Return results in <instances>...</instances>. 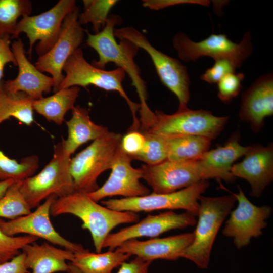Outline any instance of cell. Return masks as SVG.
I'll use <instances>...</instances> for the list:
<instances>
[{"instance_id": "7402d4cb", "label": "cell", "mask_w": 273, "mask_h": 273, "mask_svg": "<svg viewBox=\"0 0 273 273\" xmlns=\"http://www.w3.org/2000/svg\"><path fill=\"white\" fill-rule=\"evenodd\" d=\"M250 148L239 143L238 133L232 135L222 146L208 150L198 161L207 179L216 178L225 182H233L236 178L231 173V168L236 160L244 156Z\"/></svg>"}, {"instance_id": "2e32d148", "label": "cell", "mask_w": 273, "mask_h": 273, "mask_svg": "<svg viewBox=\"0 0 273 273\" xmlns=\"http://www.w3.org/2000/svg\"><path fill=\"white\" fill-rule=\"evenodd\" d=\"M196 215L189 212L177 213L172 210L158 214H149L141 221L110 233L106 238L103 248L115 250L124 242L141 237L155 238L168 231L193 226L197 223Z\"/></svg>"}, {"instance_id": "74e56055", "label": "cell", "mask_w": 273, "mask_h": 273, "mask_svg": "<svg viewBox=\"0 0 273 273\" xmlns=\"http://www.w3.org/2000/svg\"><path fill=\"white\" fill-rule=\"evenodd\" d=\"M143 6L151 10H159L168 7L184 4H196L205 6H209L208 1L200 0H145Z\"/></svg>"}, {"instance_id": "d590c367", "label": "cell", "mask_w": 273, "mask_h": 273, "mask_svg": "<svg viewBox=\"0 0 273 273\" xmlns=\"http://www.w3.org/2000/svg\"><path fill=\"white\" fill-rule=\"evenodd\" d=\"M236 67L228 59L215 60L214 64L201 75V79L210 84L217 83L227 74L235 72Z\"/></svg>"}, {"instance_id": "52a82bcc", "label": "cell", "mask_w": 273, "mask_h": 273, "mask_svg": "<svg viewBox=\"0 0 273 273\" xmlns=\"http://www.w3.org/2000/svg\"><path fill=\"white\" fill-rule=\"evenodd\" d=\"M114 33L119 40H129L148 53L161 82L177 98L178 110L187 108L190 81L186 66L177 59L157 50L143 34L132 27L114 29Z\"/></svg>"}, {"instance_id": "5bb4252c", "label": "cell", "mask_w": 273, "mask_h": 273, "mask_svg": "<svg viewBox=\"0 0 273 273\" xmlns=\"http://www.w3.org/2000/svg\"><path fill=\"white\" fill-rule=\"evenodd\" d=\"M78 18L77 8L66 16L56 43L45 54L39 56L34 65L41 72L51 75L55 93L64 78L62 71L67 60L79 48L83 39L84 30L81 27Z\"/></svg>"}, {"instance_id": "9a60e30c", "label": "cell", "mask_w": 273, "mask_h": 273, "mask_svg": "<svg viewBox=\"0 0 273 273\" xmlns=\"http://www.w3.org/2000/svg\"><path fill=\"white\" fill-rule=\"evenodd\" d=\"M237 188L238 193H232L238 201V205L230 212L222 234L232 238L236 247L239 249L247 246L252 238L262 235V230L266 226V220L271 215L272 209L268 206L254 205L246 197L241 187L238 185Z\"/></svg>"}, {"instance_id": "603a6c76", "label": "cell", "mask_w": 273, "mask_h": 273, "mask_svg": "<svg viewBox=\"0 0 273 273\" xmlns=\"http://www.w3.org/2000/svg\"><path fill=\"white\" fill-rule=\"evenodd\" d=\"M25 254V265L32 273L66 272L74 258V253L57 248L48 242H36L25 245L22 249Z\"/></svg>"}, {"instance_id": "d4e9b609", "label": "cell", "mask_w": 273, "mask_h": 273, "mask_svg": "<svg viewBox=\"0 0 273 273\" xmlns=\"http://www.w3.org/2000/svg\"><path fill=\"white\" fill-rule=\"evenodd\" d=\"M80 90L78 86L60 89L50 97L34 100L33 110L48 121L60 125L66 113L75 107Z\"/></svg>"}, {"instance_id": "6da1fadb", "label": "cell", "mask_w": 273, "mask_h": 273, "mask_svg": "<svg viewBox=\"0 0 273 273\" xmlns=\"http://www.w3.org/2000/svg\"><path fill=\"white\" fill-rule=\"evenodd\" d=\"M65 214L81 219L82 228L89 232L97 253L102 252L104 242L113 229L120 224L135 223L140 220L137 213L109 209L94 201L87 194L79 191L57 198L52 204L51 216Z\"/></svg>"}, {"instance_id": "7c38bea8", "label": "cell", "mask_w": 273, "mask_h": 273, "mask_svg": "<svg viewBox=\"0 0 273 273\" xmlns=\"http://www.w3.org/2000/svg\"><path fill=\"white\" fill-rule=\"evenodd\" d=\"M142 179L153 193L174 192L189 187L206 177L198 159L191 161L165 160L154 165H142Z\"/></svg>"}, {"instance_id": "ffe728a7", "label": "cell", "mask_w": 273, "mask_h": 273, "mask_svg": "<svg viewBox=\"0 0 273 273\" xmlns=\"http://www.w3.org/2000/svg\"><path fill=\"white\" fill-rule=\"evenodd\" d=\"M11 50L16 60L18 73L14 79L3 80L5 88L12 93L23 92L33 100L40 99L43 97V94L50 93L54 85L53 78L42 73L29 61L21 38L12 43Z\"/></svg>"}, {"instance_id": "e0dca14e", "label": "cell", "mask_w": 273, "mask_h": 273, "mask_svg": "<svg viewBox=\"0 0 273 273\" xmlns=\"http://www.w3.org/2000/svg\"><path fill=\"white\" fill-rule=\"evenodd\" d=\"M132 160L120 146L110 168L109 177L101 187L87 194L88 196L98 202L106 197L115 196L130 198L149 194V189L140 181L142 178L141 169L133 167Z\"/></svg>"}, {"instance_id": "e575fe53", "label": "cell", "mask_w": 273, "mask_h": 273, "mask_svg": "<svg viewBox=\"0 0 273 273\" xmlns=\"http://www.w3.org/2000/svg\"><path fill=\"white\" fill-rule=\"evenodd\" d=\"M245 75L243 73H231L217 83L218 97L224 103L228 104L240 93L242 81Z\"/></svg>"}, {"instance_id": "4fadbf2b", "label": "cell", "mask_w": 273, "mask_h": 273, "mask_svg": "<svg viewBox=\"0 0 273 273\" xmlns=\"http://www.w3.org/2000/svg\"><path fill=\"white\" fill-rule=\"evenodd\" d=\"M58 197L52 195L29 214L5 221L0 219V229L6 235L15 236L25 234L41 238L47 242L76 253L84 251L83 246L62 237L54 228L50 220L52 204Z\"/></svg>"}, {"instance_id": "7bdbcfd3", "label": "cell", "mask_w": 273, "mask_h": 273, "mask_svg": "<svg viewBox=\"0 0 273 273\" xmlns=\"http://www.w3.org/2000/svg\"><path fill=\"white\" fill-rule=\"evenodd\" d=\"M63 273H82L77 267L70 263L69 269Z\"/></svg>"}, {"instance_id": "f35d334b", "label": "cell", "mask_w": 273, "mask_h": 273, "mask_svg": "<svg viewBox=\"0 0 273 273\" xmlns=\"http://www.w3.org/2000/svg\"><path fill=\"white\" fill-rule=\"evenodd\" d=\"M152 262L138 257L123 262L116 273H149Z\"/></svg>"}, {"instance_id": "3957f363", "label": "cell", "mask_w": 273, "mask_h": 273, "mask_svg": "<svg viewBox=\"0 0 273 273\" xmlns=\"http://www.w3.org/2000/svg\"><path fill=\"white\" fill-rule=\"evenodd\" d=\"M237 201L234 195L199 198L198 220L191 244L181 257L189 259L201 269L208 267L211 252L217 234Z\"/></svg>"}, {"instance_id": "cb8c5ba5", "label": "cell", "mask_w": 273, "mask_h": 273, "mask_svg": "<svg viewBox=\"0 0 273 273\" xmlns=\"http://www.w3.org/2000/svg\"><path fill=\"white\" fill-rule=\"evenodd\" d=\"M68 136L62 142L65 150L71 155L82 145L94 141L109 132L107 127L93 122L86 108L76 106L72 110V117L66 122Z\"/></svg>"}, {"instance_id": "5b68a950", "label": "cell", "mask_w": 273, "mask_h": 273, "mask_svg": "<svg viewBox=\"0 0 273 273\" xmlns=\"http://www.w3.org/2000/svg\"><path fill=\"white\" fill-rule=\"evenodd\" d=\"M70 156L62 141L59 142L44 167L38 174L20 181V191L31 210L52 195L60 198L75 191L70 171Z\"/></svg>"}, {"instance_id": "60d3db41", "label": "cell", "mask_w": 273, "mask_h": 273, "mask_svg": "<svg viewBox=\"0 0 273 273\" xmlns=\"http://www.w3.org/2000/svg\"><path fill=\"white\" fill-rule=\"evenodd\" d=\"M10 39L0 38V82L3 76L4 69L5 66L12 63L15 66L17 62L10 49Z\"/></svg>"}, {"instance_id": "1f68e13d", "label": "cell", "mask_w": 273, "mask_h": 273, "mask_svg": "<svg viewBox=\"0 0 273 273\" xmlns=\"http://www.w3.org/2000/svg\"><path fill=\"white\" fill-rule=\"evenodd\" d=\"M31 212L20 189V181L15 182L0 198V218L13 220Z\"/></svg>"}, {"instance_id": "ac0fdd59", "label": "cell", "mask_w": 273, "mask_h": 273, "mask_svg": "<svg viewBox=\"0 0 273 273\" xmlns=\"http://www.w3.org/2000/svg\"><path fill=\"white\" fill-rule=\"evenodd\" d=\"M232 174L247 180L251 187L250 195L258 198L273 179V145L250 146L243 160L234 164Z\"/></svg>"}, {"instance_id": "7a4b0ae2", "label": "cell", "mask_w": 273, "mask_h": 273, "mask_svg": "<svg viewBox=\"0 0 273 273\" xmlns=\"http://www.w3.org/2000/svg\"><path fill=\"white\" fill-rule=\"evenodd\" d=\"M120 18L115 15L109 16L107 22L99 32L94 34L87 32L86 44L95 50L99 58L92 65L104 69L109 63H114L122 69L130 78L132 84L136 89L141 103L146 104L147 90L139 67L134 62L139 48L126 39L117 42L114 35V27L120 23Z\"/></svg>"}, {"instance_id": "836d02e7", "label": "cell", "mask_w": 273, "mask_h": 273, "mask_svg": "<svg viewBox=\"0 0 273 273\" xmlns=\"http://www.w3.org/2000/svg\"><path fill=\"white\" fill-rule=\"evenodd\" d=\"M38 238L30 235L9 236L0 229V264L7 262L20 253L26 245L36 242Z\"/></svg>"}, {"instance_id": "8fae6325", "label": "cell", "mask_w": 273, "mask_h": 273, "mask_svg": "<svg viewBox=\"0 0 273 273\" xmlns=\"http://www.w3.org/2000/svg\"><path fill=\"white\" fill-rule=\"evenodd\" d=\"M77 8L74 0H60L49 10L34 16H26L18 21L12 39L18 38L21 33L29 39L28 51L31 57L32 48L37 41L36 52L39 56L48 52L57 40L66 16Z\"/></svg>"}, {"instance_id": "f546056e", "label": "cell", "mask_w": 273, "mask_h": 273, "mask_svg": "<svg viewBox=\"0 0 273 273\" xmlns=\"http://www.w3.org/2000/svg\"><path fill=\"white\" fill-rule=\"evenodd\" d=\"M39 162L36 155L25 157L18 162L0 150V181L12 179L18 182L32 176L39 167Z\"/></svg>"}, {"instance_id": "30bf717a", "label": "cell", "mask_w": 273, "mask_h": 273, "mask_svg": "<svg viewBox=\"0 0 273 273\" xmlns=\"http://www.w3.org/2000/svg\"><path fill=\"white\" fill-rule=\"evenodd\" d=\"M251 39L250 33L248 32L239 43L230 40L224 34H212L201 41L195 42L186 34L179 32L173 39V46L184 61H194L201 57L208 56L214 60H229L238 68L251 54Z\"/></svg>"}, {"instance_id": "9c48e42d", "label": "cell", "mask_w": 273, "mask_h": 273, "mask_svg": "<svg viewBox=\"0 0 273 273\" xmlns=\"http://www.w3.org/2000/svg\"><path fill=\"white\" fill-rule=\"evenodd\" d=\"M206 180L200 181L178 191L165 194L150 193L134 198L109 199L101 202L106 207L119 211L135 213L159 210L184 209L197 216L199 198L209 187Z\"/></svg>"}, {"instance_id": "8992f818", "label": "cell", "mask_w": 273, "mask_h": 273, "mask_svg": "<svg viewBox=\"0 0 273 273\" xmlns=\"http://www.w3.org/2000/svg\"><path fill=\"white\" fill-rule=\"evenodd\" d=\"M122 138L120 133L109 131L71 159L70 171L75 191L88 194L99 188L98 178L110 169Z\"/></svg>"}, {"instance_id": "277c9868", "label": "cell", "mask_w": 273, "mask_h": 273, "mask_svg": "<svg viewBox=\"0 0 273 273\" xmlns=\"http://www.w3.org/2000/svg\"><path fill=\"white\" fill-rule=\"evenodd\" d=\"M228 119L227 116H216L210 111L202 109L193 110L188 108L177 110L173 114L156 111L153 112L140 131L165 138L198 135L212 140L222 131Z\"/></svg>"}, {"instance_id": "4dcf8cb0", "label": "cell", "mask_w": 273, "mask_h": 273, "mask_svg": "<svg viewBox=\"0 0 273 273\" xmlns=\"http://www.w3.org/2000/svg\"><path fill=\"white\" fill-rule=\"evenodd\" d=\"M116 0L83 1V12L79 16L80 24L91 23L97 33L105 27L111 9L117 3Z\"/></svg>"}, {"instance_id": "44dd1931", "label": "cell", "mask_w": 273, "mask_h": 273, "mask_svg": "<svg viewBox=\"0 0 273 273\" xmlns=\"http://www.w3.org/2000/svg\"><path fill=\"white\" fill-rule=\"evenodd\" d=\"M272 114L273 76L270 73L257 79L243 93L239 117L257 133L263 127L265 118Z\"/></svg>"}, {"instance_id": "b9f144b4", "label": "cell", "mask_w": 273, "mask_h": 273, "mask_svg": "<svg viewBox=\"0 0 273 273\" xmlns=\"http://www.w3.org/2000/svg\"><path fill=\"white\" fill-rule=\"evenodd\" d=\"M15 182L12 179L0 181V198L4 195L9 187Z\"/></svg>"}, {"instance_id": "4316f807", "label": "cell", "mask_w": 273, "mask_h": 273, "mask_svg": "<svg viewBox=\"0 0 273 273\" xmlns=\"http://www.w3.org/2000/svg\"><path fill=\"white\" fill-rule=\"evenodd\" d=\"M33 101L26 94L19 92L12 93L0 82V124L10 117L29 126L34 121Z\"/></svg>"}, {"instance_id": "f1b7e54d", "label": "cell", "mask_w": 273, "mask_h": 273, "mask_svg": "<svg viewBox=\"0 0 273 273\" xmlns=\"http://www.w3.org/2000/svg\"><path fill=\"white\" fill-rule=\"evenodd\" d=\"M32 9L28 0H0V38L12 39L18 18L30 15Z\"/></svg>"}, {"instance_id": "d6986e66", "label": "cell", "mask_w": 273, "mask_h": 273, "mask_svg": "<svg viewBox=\"0 0 273 273\" xmlns=\"http://www.w3.org/2000/svg\"><path fill=\"white\" fill-rule=\"evenodd\" d=\"M193 239V233L164 238L155 237L144 241L132 239L124 242L115 249L151 262L157 259L175 260L181 257Z\"/></svg>"}, {"instance_id": "d6a6232c", "label": "cell", "mask_w": 273, "mask_h": 273, "mask_svg": "<svg viewBox=\"0 0 273 273\" xmlns=\"http://www.w3.org/2000/svg\"><path fill=\"white\" fill-rule=\"evenodd\" d=\"M141 132L145 137L144 147L138 154L129 156L131 159L143 161L148 165L158 164L166 160L168 154L166 139L148 131Z\"/></svg>"}, {"instance_id": "484cf974", "label": "cell", "mask_w": 273, "mask_h": 273, "mask_svg": "<svg viewBox=\"0 0 273 273\" xmlns=\"http://www.w3.org/2000/svg\"><path fill=\"white\" fill-rule=\"evenodd\" d=\"M130 257L116 249L103 253H94L85 249L82 252L74 253L70 263L82 273H112L115 268L119 267Z\"/></svg>"}, {"instance_id": "ab89813d", "label": "cell", "mask_w": 273, "mask_h": 273, "mask_svg": "<svg viewBox=\"0 0 273 273\" xmlns=\"http://www.w3.org/2000/svg\"><path fill=\"white\" fill-rule=\"evenodd\" d=\"M0 273H30L25 265L24 253H20L12 259L0 264Z\"/></svg>"}, {"instance_id": "8d00e7d4", "label": "cell", "mask_w": 273, "mask_h": 273, "mask_svg": "<svg viewBox=\"0 0 273 273\" xmlns=\"http://www.w3.org/2000/svg\"><path fill=\"white\" fill-rule=\"evenodd\" d=\"M145 143L144 134L139 129L129 128L128 132L122 136L121 148L129 156L138 154L143 148Z\"/></svg>"}, {"instance_id": "83f0119b", "label": "cell", "mask_w": 273, "mask_h": 273, "mask_svg": "<svg viewBox=\"0 0 273 273\" xmlns=\"http://www.w3.org/2000/svg\"><path fill=\"white\" fill-rule=\"evenodd\" d=\"M167 160L191 161L200 159L209 150L210 139L198 135H183L166 138Z\"/></svg>"}, {"instance_id": "ba28073f", "label": "cell", "mask_w": 273, "mask_h": 273, "mask_svg": "<svg viewBox=\"0 0 273 273\" xmlns=\"http://www.w3.org/2000/svg\"><path fill=\"white\" fill-rule=\"evenodd\" d=\"M63 71L65 75L58 90L72 86L85 87L92 85L106 91L117 92L129 106L133 122L138 121L136 113L140 108V104L132 101L123 87L122 81L126 73L122 69L117 68L107 71L96 67L86 60L81 49L79 48L68 59Z\"/></svg>"}]
</instances>
